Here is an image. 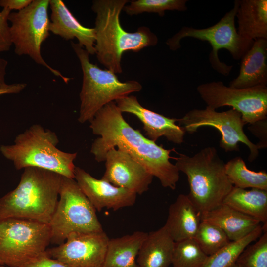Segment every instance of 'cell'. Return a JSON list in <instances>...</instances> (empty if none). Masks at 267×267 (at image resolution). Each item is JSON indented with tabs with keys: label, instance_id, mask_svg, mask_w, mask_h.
<instances>
[{
	"label": "cell",
	"instance_id": "obj_1",
	"mask_svg": "<svg viewBox=\"0 0 267 267\" xmlns=\"http://www.w3.org/2000/svg\"><path fill=\"white\" fill-rule=\"evenodd\" d=\"M89 122L93 134L99 136L93 141L90 149L96 161L104 162L107 152L117 147L158 178L162 186L176 189L179 171L170 161L172 150L158 145L131 127L115 101L100 109Z\"/></svg>",
	"mask_w": 267,
	"mask_h": 267
},
{
	"label": "cell",
	"instance_id": "obj_2",
	"mask_svg": "<svg viewBox=\"0 0 267 267\" xmlns=\"http://www.w3.org/2000/svg\"><path fill=\"white\" fill-rule=\"evenodd\" d=\"M127 0H95L92 9L96 16L95 49L98 61L115 74L122 72L123 53L138 52L155 46L158 38L147 27L141 26L134 32H128L120 24V15Z\"/></svg>",
	"mask_w": 267,
	"mask_h": 267
},
{
	"label": "cell",
	"instance_id": "obj_3",
	"mask_svg": "<svg viewBox=\"0 0 267 267\" xmlns=\"http://www.w3.org/2000/svg\"><path fill=\"white\" fill-rule=\"evenodd\" d=\"M62 177L39 168L24 169L17 187L0 198V220L19 218L49 224L59 200Z\"/></svg>",
	"mask_w": 267,
	"mask_h": 267
},
{
	"label": "cell",
	"instance_id": "obj_4",
	"mask_svg": "<svg viewBox=\"0 0 267 267\" xmlns=\"http://www.w3.org/2000/svg\"><path fill=\"white\" fill-rule=\"evenodd\" d=\"M176 160L178 170L187 177V196L201 215L223 203L233 185L215 147H205L192 156L180 154Z\"/></svg>",
	"mask_w": 267,
	"mask_h": 267
},
{
	"label": "cell",
	"instance_id": "obj_5",
	"mask_svg": "<svg viewBox=\"0 0 267 267\" xmlns=\"http://www.w3.org/2000/svg\"><path fill=\"white\" fill-rule=\"evenodd\" d=\"M58 143L54 132L34 124L19 134L13 144L1 145L0 151L18 170L36 167L74 179L77 153L60 150L57 147Z\"/></svg>",
	"mask_w": 267,
	"mask_h": 267
},
{
	"label": "cell",
	"instance_id": "obj_6",
	"mask_svg": "<svg viewBox=\"0 0 267 267\" xmlns=\"http://www.w3.org/2000/svg\"><path fill=\"white\" fill-rule=\"evenodd\" d=\"M71 45L79 59L83 75L80 93V123L90 122L105 105L142 89L138 82H121L114 73L91 63L89 53L78 43H72Z\"/></svg>",
	"mask_w": 267,
	"mask_h": 267
},
{
	"label": "cell",
	"instance_id": "obj_7",
	"mask_svg": "<svg viewBox=\"0 0 267 267\" xmlns=\"http://www.w3.org/2000/svg\"><path fill=\"white\" fill-rule=\"evenodd\" d=\"M48 224L7 218L0 220V264L23 267L46 253L51 243Z\"/></svg>",
	"mask_w": 267,
	"mask_h": 267
},
{
	"label": "cell",
	"instance_id": "obj_8",
	"mask_svg": "<svg viewBox=\"0 0 267 267\" xmlns=\"http://www.w3.org/2000/svg\"><path fill=\"white\" fill-rule=\"evenodd\" d=\"M96 211L76 180L63 176L59 200L48 224L51 243L60 245L73 232L103 231Z\"/></svg>",
	"mask_w": 267,
	"mask_h": 267
},
{
	"label": "cell",
	"instance_id": "obj_9",
	"mask_svg": "<svg viewBox=\"0 0 267 267\" xmlns=\"http://www.w3.org/2000/svg\"><path fill=\"white\" fill-rule=\"evenodd\" d=\"M49 0H33L26 8L11 12L8 21L11 23V40L16 54L28 55L67 83L70 78L51 67L41 55L42 44L49 36Z\"/></svg>",
	"mask_w": 267,
	"mask_h": 267
},
{
	"label": "cell",
	"instance_id": "obj_10",
	"mask_svg": "<svg viewBox=\"0 0 267 267\" xmlns=\"http://www.w3.org/2000/svg\"><path fill=\"white\" fill-rule=\"evenodd\" d=\"M239 0H236L233 7L215 25L204 29L184 26L173 37L168 39L166 44L172 50L181 47L180 42L184 38L190 37L207 41L212 50L209 60L213 68L224 76L228 75L232 66H228L219 60L218 53L221 49L227 50L235 59L242 57L250 48L239 36L235 27V19L239 7Z\"/></svg>",
	"mask_w": 267,
	"mask_h": 267
},
{
	"label": "cell",
	"instance_id": "obj_11",
	"mask_svg": "<svg viewBox=\"0 0 267 267\" xmlns=\"http://www.w3.org/2000/svg\"><path fill=\"white\" fill-rule=\"evenodd\" d=\"M180 126L185 132L192 134L202 127L217 129L221 134L220 146L225 152L239 151V142L245 144L250 150L248 160L254 161L259 155V149L245 134L243 127L246 124L241 114L232 108L217 112L207 107L204 109H193L178 119Z\"/></svg>",
	"mask_w": 267,
	"mask_h": 267
},
{
	"label": "cell",
	"instance_id": "obj_12",
	"mask_svg": "<svg viewBox=\"0 0 267 267\" xmlns=\"http://www.w3.org/2000/svg\"><path fill=\"white\" fill-rule=\"evenodd\" d=\"M197 91L206 107L216 110L231 106L241 114L246 124L267 118V86L238 89L219 81L202 84L197 87Z\"/></svg>",
	"mask_w": 267,
	"mask_h": 267
},
{
	"label": "cell",
	"instance_id": "obj_13",
	"mask_svg": "<svg viewBox=\"0 0 267 267\" xmlns=\"http://www.w3.org/2000/svg\"><path fill=\"white\" fill-rule=\"evenodd\" d=\"M109 239L104 231L73 232L46 253L71 267H102Z\"/></svg>",
	"mask_w": 267,
	"mask_h": 267
},
{
	"label": "cell",
	"instance_id": "obj_14",
	"mask_svg": "<svg viewBox=\"0 0 267 267\" xmlns=\"http://www.w3.org/2000/svg\"><path fill=\"white\" fill-rule=\"evenodd\" d=\"M102 179L114 186L142 194L149 189L153 176L126 152L112 148L105 156Z\"/></svg>",
	"mask_w": 267,
	"mask_h": 267
},
{
	"label": "cell",
	"instance_id": "obj_15",
	"mask_svg": "<svg viewBox=\"0 0 267 267\" xmlns=\"http://www.w3.org/2000/svg\"><path fill=\"white\" fill-rule=\"evenodd\" d=\"M74 179L96 210L104 208L114 211L135 203L137 194L117 187L101 179H97L83 169L76 167Z\"/></svg>",
	"mask_w": 267,
	"mask_h": 267
},
{
	"label": "cell",
	"instance_id": "obj_16",
	"mask_svg": "<svg viewBox=\"0 0 267 267\" xmlns=\"http://www.w3.org/2000/svg\"><path fill=\"white\" fill-rule=\"evenodd\" d=\"M115 102L122 113L132 114L139 119L148 139L156 142L164 136L175 144H180L183 142L186 132L176 124L178 119L170 118L143 107L134 95L124 97Z\"/></svg>",
	"mask_w": 267,
	"mask_h": 267
},
{
	"label": "cell",
	"instance_id": "obj_17",
	"mask_svg": "<svg viewBox=\"0 0 267 267\" xmlns=\"http://www.w3.org/2000/svg\"><path fill=\"white\" fill-rule=\"evenodd\" d=\"M51 11L49 32L66 40L76 38L89 54H95L94 28L82 25L62 0H49Z\"/></svg>",
	"mask_w": 267,
	"mask_h": 267
},
{
	"label": "cell",
	"instance_id": "obj_18",
	"mask_svg": "<svg viewBox=\"0 0 267 267\" xmlns=\"http://www.w3.org/2000/svg\"><path fill=\"white\" fill-rule=\"evenodd\" d=\"M267 84V39H257L242 57L238 76L229 87L246 89Z\"/></svg>",
	"mask_w": 267,
	"mask_h": 267
},
{
	"label": "cell",
	"instance_id": "obj_19",
	"mask_svg": "<svg viewBox=\"0 0 267 267\" xmlns=\"http://www.w3.org/2000/svg\"><path fill=\"white\" fill-rule=\"evenodd\" d=\"M202 221L201 214L187 195L179 194L169 208L164 226L174 242L194 238Z\"/></svg>",
	"mask_w": 267,
	"mask_h": 267
},
{
	"label": "cell",
	"instance_id": "obj_20",
	"mask_svg": "<svg viewBox=\"0 0 267 267\" xmlns=\"http://www.w3.org/2000/svg\"><path fill=\"white\" fill-rule=\"evenodd\" d=\"M236 17L237 33L249 48L256 39H267V0H239Z\"/></svg>",
	"mask_w": 267,
	"mask_h": 267
},
{
	"label": "cell",
	"instance_id": "obj_21",
	"mask_svg": "<svg viewBox=\"0 0 267 267\" xmlns=\"http://www.w3.org/2000/svg\"><path fill=\"white\" fill-rule=\"evenodd\" d=\"M201 219L219 227L230 241L242 239L261 224V222L223 203L202 214Z\"/></svg>",
	"mask_w": 267,
	"mask_h": 267
},
{
	"label": "cell",
	"instance_id": "obj_22",
	"mask_svg": "<svg viewBox=\"0 0 267 267\" xmlns=\"http://www.w3.org/2000/svg\"><path fill=\"white\" fill-rule=\"evenodd\" d=\"M175 242L164 225L147 233L139 250V267H169L172 264Z\"/></svg>",
	"mask_w": 267,
	"mask_h": 267
},
{
	"label": "cell",
	"instance_id": "obj_23",
	"mask_svg": "<svg viewBox=\"0 0 267 267\" xmlns=\"http://www.w3.org/2000/svg\"><path fill=\"white\" fill-rule=\"evenodd\" d=\"M147 235L137 231L109 239L102 267H139L136 258Z\"/></svg>",
	"mask_w": 267,
	"mask_h": 267
},
{
	"label": "cell",
	"instance_id": "obj_24",
	"mask_svg": "<svg viewBox=\"0 0 267 267\" xmlns=\"http://www.w3.org/2000/svg\"><path fill=\"white\" fill-rule=\"evenodd\" d=\"M223 203L267 225V190L233 186Z\"/></svg>",
	"mask_w": 267,
	"mask_h": 267
},
{
	"label": "cell",
	"instance_id": "obj_25",
	"mask_svg": "<svg viewBox=\"0 0 267 267\" xmlns=\"http://www.w3.org/2000/svg\"><path fill=\"white\" fill-rule=\"evenodd\" d=\"M225 173L233 186L267 190V173L249 170L243 159L236 157L225 164Z\"/></svg>",
	"mask_w": 267,
	"mask_h": 267
},
{
	"label": "cell",
	"instance_id": "obj_26",
	"mask_svg": "<svg viewBox=\"0 0 267 267\" xmlns=\"http://www.w3.org/2000/svg\"><path fill=\"white\" fill-rule=\"evenodd\" d=\"M267 228L260 224L250 233L235 241H230L227 245L208 257L203 267H229L236 262L243 250L253 241H256Z\"/></svg>",
	"mask_w": 267,
	"mask_h": 267
},
{
	"label": "cell",
	"instance_id": "obj_27",
	"mask_svg": "<svg viewBox=\"0 0 267 267\" xmlns=\"http://www.w3.org/2000/svg\"><path fill=\"white\" fill-rule=\"evenodd\" d=\"M208 256L194 238L175 242L172 259L173 267H203Z\"/></svg>",
	"mask_w": 267,
	"mask_h": 267
},
{
	"label": "cell",
	"instance_id": "obj_28",
	"mask_svg": "<svg viewBox=\"0 0 267 267\" xmlns=\"http://www.w3.org/2000/svg\"><path fill=\"white\" fill-rule=\"evenodd\" d=\"M194 239L208 256L215 253L230 242L222 229L204 221H201Z\"/></svg>",
	"mask_w": 267,
	"mask_h": 267
},
{
	"label": "cell",
	"instance_id": "obj_29",
	"mask_svg": "<svg viewBox=\"0 0 267 267\" xmlns=\"http://www.w3.org/2000/svg\"><path fill=\"white\" fill-rule=\"evenodd\" d=\"M187 0H132L129 5H125L123 10L129 15L143 12L158 13L160 16L167 10L184 11L187 10Z\"/></svg>",
	"mask_w": 267,
	"mask_h": 267
},
{
	"label": "cell",
	"instance_id": "obj_30",
	"mask_svg": "<svg viewBox=\"0 0 267 267\" xmlns=\"http://www.w3.org/2000/svg\"><path fill=\"white\" fill-rule=\"evenodd\" d=\"M236 262L245 267H267V230L246 247Z\"/></svg>",
	"mask_w": 267,
	"mask_h": 267
},
{
	"label": "cell",
	"instance_id": "obj_31",
	"mask_svg": "<svg viewBox=\"0 0 267 267\" xmlns=\"http://www.w3.org/2000/svg\"><path fill=\"white\" fill-rule=\"evenodd\" d=\"M10 13L11 11L5 8L0 12V53L8 51L12 44L8 23Z\"/></svg>",
	"mask_w": 267,
	"mask_h": 267
},
{
	"label": "cell",
	"instance_id": "obj_32",
	"mask_svg": "<svg viewBox=\"0 0 267 267\" xmlns=\"http://www.w3.org/2000/svg\"><path fill=\"white\" fill-rule=\"evenodd\" d=\"M248 129L259 138V141L256 144L258 149L266 148L267 146V118L250 124Z\"/></svg>",
	"mask_w": 267,
	"mask_h": 267
},
{
	"label": "cell",
	"instance_id": "obj_33",
	"mask_svg": "<svg viewBox=\"0 0 267 267\" xmlns=\"http://www.w3.org/2000/svg\"><path fill=\"white\" fill-rule=\"evenodd\" d=\"M23 267H71L57 260L48 256L45 253Z\"/></svg>",
	"mask_w": 267,
	"mask_h": 267
},
{
	"label": "cell",
	"instance_id": "obj_34",
	"mask_svg": "<svg viewBox=\"0 0 267 267\" xmlns=\"http://www.w3.org/2000/svg\"><path fill=\"white\" fill-rule=\"evenodd\" d=\"M33 0H0V6L10 11L21 10L27 7Z\"/></svg>",
	"mask_w": 267,
	"mask_h": 267
},
{
	"label": "cell",
	"instance_id": "obj_35",
	"mask_svg": "<svg viewBox=\"0 0 267 267\" xmlns=\"http://www.w3.org/2000/svg\"><path fill=\"white\" fill-rule=\"evenodd\" d=\"M26 87L25 83L6 84L0 88V95L5 94H17L21 92Z\"/></svg>",
	"mask_w": 267,
	"mask_h": 267
},
{
	"label": "cell",
	"instance_id": "obj_36",
	"mask_svg": "<svg viewBox=\"0 0 267 267\" xmlns=\"http://www.w3.org/2000/svg\"><path fill=\"white\" fill-rule=\"evenodd\" d=\"M7 61L0 56V88L6 84L5 81Z\"/></svg>",
	"mask_w": 267,
	"mask_h": 267
},
{
	"label": "cell",
	"instance_id": "obj_37",
	"mask_svg": "<svg viewBox=\"0 0 267 267\" xmlns=\"http://www.w3.org/2000/svg\"><path fill=\"white\" fill-rule=\"evenodd\" d=\"M229 267H245L243 266L242 265L237 262H236Z\"/></svg>",
	"mask_w": 267,
	"mask_h": 267
},
{
	"label": "cell",
	"instance_id": "obj_38",
	"mask_svg": "<svg viewBox=\"0 0 267 267\" xmlns=\"http://www.w3.org/2000/svg\"><path fill=\"white\" fill-rule=\"evenodd\" d=\"M0 267H5V266L0 264Z\"/></svg>",
	"mask_w": 267,
	"mask_h": 267
}]
</instances>
